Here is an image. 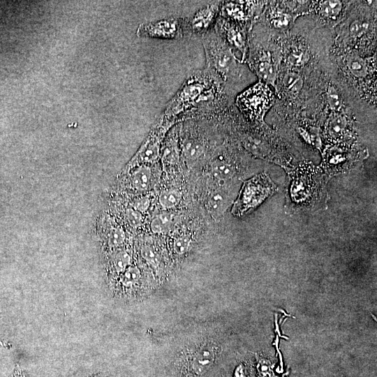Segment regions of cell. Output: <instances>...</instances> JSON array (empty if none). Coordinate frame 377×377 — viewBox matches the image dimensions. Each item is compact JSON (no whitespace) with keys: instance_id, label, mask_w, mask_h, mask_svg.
Masks as SVG:
<instances>
[{"instance_id":"6","label":"cell","mask_w":377,"mask_h":377,"mask_svg":"<svg viewBox=\"0 0 377 377\" xmlns=\"http://www.w3.org/2000/svg\"><path fill=\"white\" fill-rule=\"evenodd\" d=\"M186 34V19L179 17L142 23L137 29V34L140 37L166 40H179Z\"/></svg>"},{"instance_id":"10","label":"cell","mask_w":377,"mask_h":377,"mask_svg":"<svg viewBox=\"0 0 377 377\" xmlns=\"http://www.w3.org/2000/svg\"><path fill=\"white\" fill-rule=\"evenodd\" d=\"M206 142L197 135L186 133L181 143V149L184 158L190 161L198 160L207 151Z\"/></svg>"},{"instance_id":"2","label":"cell","mask_w":377,"mask_h":377,"mask_svg":"<svg viewBox=\"0 0 377 377\" xmlns=\"http://www.w3.org/2000/svg\"><path fill=\"white\" fill-rule=\"evenodd\" d=\"M325 176L310 165L300 166L290 176L289 200L297 208H311L323 201Z\"/></svg>"},{"instance_id":"34","label":"cell","mask_w":377,"mask_h":377,"mask_svg":"<svg viewBox=\"0 0 377 377\" xmlns=\"http://www.w3.org/2000/svg\"><path fill=\"white\" fill-rule=\"evenodd\" d=\"M89 377H111V376H105L103 374H94V375H91Z\"/></svg>"},{"instance_id":"29","label":"cell","mask_w":377,"mask_h":377,"mask_svg":"<svg viewBox=\"0 0 377 377\" xmlns=\"http://www.w3.org/2000/svg\"><path fill=\"white\" fill-rule=\"evenodd\" d=\"M191 242V238L188 235H182L176 238L173 244V249L175 251L179 254H184L186 253L189 247Z\"/></svg>"},{"instance_id":"27","label":"cell","mask_w":377,"mask_h":377,"mask_svg":"<svg viewBox=\"0 0 377 377\" xmlns=\"http://www.w3.org/2000/svg\"><path fill=\"white\" fill-rule=\"evenodd\" d=\"M369 27L368 22L355 20L349 26V33L352 37L358 38L364 35L369 29Z\"/></svg>"},{"instance_id":"33","label":"cell","mask_w":377,"mask_h":377,"mask_svg":"<svg viewBox=\"0 0 377 377\" xmlns=\"http://www.w3.org/2000/svg\"><path fill=\"white\" fill-rule=\"evenodd\" d=\"M12 377H26L19 365L16 366Z\"/></svg>"},{"instance_id":"1","label":"cell","mask_w":377,"mask_h":377,"mask_svg":"<svg viewBox=\"0 0 377 377\" xmlns=\"http://www.w3.org/2000/svg\"><path fill=\"white\" fill-rule=\"evenodd\" d=\"M221 80L205 68L193 71L166 105L162 114L175 123L179 118L207 117L219 109Z\"/></svg>"},{"instance_id":"31","label":"cell","mask_w":377,"mask_h":377,"mask_svg":"<svg viewBox=\"0 0 377 377\" xmlns=\"http://www.w3.org/2000/svg\"><path fill=\"white\" fill-rule=\"evenodd\" d=\"M126 219L130 226L138 227L142 223V214L133 208L128 209L126 212Z\"/></svg>"},{"instance_id":"11","label":"cell","mask_w":377,"mask_h":377,"mask_svg":"<svg viewBox=\"0 0 377 377\" xmlns=\"http://www.w3.org/2000/svg\"><path fill=\"white\" fill-rule=\"evenodd\" d=\"M168 135L162 149V160L168 165L177 164L180 158V149L178 145L177 128H174Z\"/></svg>"},{"instance_id":"32","label":"cell","mask_w":377,"mask_h":377,"mask_svg":"<svg viewBox=\"0 0 377 377\" xmlns=\"http://www.w3.org/2000/svg\"><path fill=\"white\" fill-rule=\"evenodd\" d=\"M150 205L147 197H142L137 199L133 203V209L142 213L147 210Z\"/></svg>"},{"instance_id":"26","label":"cell","mask_w":377,"mask_h":377,"mask_svg":"<svg viewBox=\"0 0 377 377\" xmlns=\"http://www.w3.org/2000/svg\"><path fill=\"white\" fill-rule=\"evenodd\" d=\"M326 97L330 108L335 111L338 112L342 107V101L341 96L333 86H329L326 91Z\"/></svg>"},{"instance_id":"12","label":"cell","mask_w":377,"mask_h":377,"mask_svg":"<svg viewBox=\"0 0 377 377\" xmlns=\"http://www.w3.org/2000/svg\"><path fill=\"white\" fill-rule=\"evenodd\" d=\"M253 65L257 74L265 84H274L276 77V70L273 63L262 56L255 59Z\"/></svg>"},{"instance_id":"3","label":"cell","mask_w":377,"mask_h":377,"mask_svg":"<svg viewBox=\"0 0 377 377\" xmlns=\"http://www.w3.org/2000/svg\"><path fill=\"white\" fill-rule=\"evenodd\" d=\"M201 38L206 57V68L214 72L221 80L227 81L237 71L236 59L230 47L214 28Z\"/></svg>"},{"instance_id":"28","label":"cell","mask_w":377,"mask_h":377,"mask_svg":"<svg viewBox=\"0 0 377 377\" xmlns=\"http://www.w3.org/2000/svg\"><path fill=\"white\" fill-rule=\"evenodd\" d=\"M142 257L151 265L156 266L159 263L157 252L149 246H143L141 249Z\"/></svg>"},{"instance_id":"21","label":"cell","mask_w":377,"mask_h":377,"mask_svg":"<svg viewBox=\"0 0 377 377\" xmlns=\"http://www.w3.org/2000/svg\"><path fill=\"white\" fill-rule=\"evenodd\" d=\"M351 74L356 77H363L367 74V66L364 60L359 57H350L347 61Z\"/></svg>"},{"instance_id":"24","label":"cell","mask_w":377,"mask_h":377,"mask_svg":"<svg viewBox=\"0 0 377 377\" xmlns=\"http://www.w3.org/2000/svg\"><path fill=\"white\" fill-rule=\"evenodd\" d=\"M341 9V1L337 0L321 1L319 6L320 13L323 15L331 18L337 16Z\"/></svg>"},{"instance_id":"4","label":"cell","mask_w":377,"mask_h":377,"mask_svg":"<svg viewBox=\"0 0 377 377\" xmlns=\"http://www.w3.org/2000/svg\"><path fill=\"white\" fill-rule=\"evenodd\" d=\"M272 94L265 82H258L238 96L236 103L242 113L253 120L261 121L269 109Z\"/></svg>"},{"instance_id":"16","label":"cell","mask_w":377,"mask_h":377,"mask_svg":"<svg viewBox=\"0 0 377 377\" xmlns=\"http://www.w3.org/2000/svg\"><path fill=\"white\" fill-rule=\"evenodd\" d=\"M348 122L342 114H335L328 121L327 130L328 134L334 139H341L346 133Z\"/></svg>"},{"instance_id":"18","label":"cell","mask_w":377,"mask_h":377,"mask_svg":"<svg viewBox=\"0 0 377 377\" xmlns=\"http://www.w3.org/2000/svg\"><path fill=\"white\" fill-rule=\"evenodd\" d=\"M131 256L126 250H119L114 253L110 259V266L117 274H121L130 266Z\"/></svg>"},{"instance_id":"30","label":"cell","mask_w":377,"mask_h":377,"mask_svg":"<svg viewBox=\"0 0 377 377\" xmlns=\"http://www.w3.org/2000/svg\"><path fill=\"white\" fill-rule=\"evenodd\" d=\"M291 20L292 17L289 14L279 13L272 18V23L276 29H285L290 25Z\"/></svg>"},{"instance_id":"17","label":"cell","mask_w":377,"mask_h":377,"mask_svg":"<svg viewBox=\"0 0 377 377\" xmlns=\"http://www.w3.org/2000/svg\"><path fill=\"white\" fill-rule=\"evenodd\" d=\"M227 204L224 193L220 191H216L211 193L207 201V207L212 215L219 216L225 211Z\"/></svg>"},{"instance_id":"19","label":"cell","mask_w":377,"mask_h":377,"mask_svg":"<svg viewBox=\"0 0 377 377\" xmlns=\"http://www.w3.org/2000/svg\"><path fill=\"white\" fill-rule=\"evenodd\" d=\"M172 224V214L169 212H162L152 219L150 227L154 233H163L170 230Z\"/></svg>"},{"instance_id":"9","label":"cell","mask_w":377,"mask_h":377,"mask_svg":"<svg viewBox=\"0 0 377 377\" xmlns=\"http://www.w3.org/2000/svg\"><path fill=\"white\" fill-rule=\"evenodd\" d=\"M216 356L214 346L205 345L200 346L186 360L184 367L188 375L200 377L212 367Z\"/></svg>"},{"instance_id":"25","label":"cell","mask_w":377,"mask_h":377,"mask_svg":"<svg viewBox=\"0 0 377 377\" xmlns=\"http://www.w3.org/2000/svg\"><path fill=\"white\" fill-rule=\"evenodd\" d=\"M308 60L307 53L302 49L295 47L292 49L287 56L288 62L293 66H302Z\"/></svg>"},{"instance_id":"7","label":"cell","mask_w":377,"mask_h":377,"mask_svg":"<svg viewBox=\"0 0 377 377\" xmlns=\"http://www.w3.org/2000/svg\"><path fill=\"white\" fill-rule=\"evenodd\" d=\"M221 5L220 1L214 2L199 9L191 17L185 18L186 34L202 37L212 29Z\"/></svg>"},{"instance_id":"22","label":"cell","mask_w":377,"mask_h":377,"mask_svg":"<svg viewBox=\"0 0 377 377\" xmlns=\"http://www.w3.org/2000/svg\"><path fill=\"white\" fill-rule=\"evenodd\" d=\"M283 82L285 87L292 93H298L302 88L303 80L295 72H288L285 74Z\"/></svg>"},{"instance_id":"13","label":"cell","mask_w":377,"mask_h":377,"mask_svg":"<svg viewBox=\"0 0 377 377\" xmlns=\"http://www.w3.org/2000/svg\"><path fill=\"white\" fill-rule=\"evenodd\" d=\"M151 182V169L142 165L139 166L131 177L132 186L138 191H145L149 188Z\"/></svg>"},{"instance_id":"15","label":"cell","mask_w":377,"mask_h":377,"mask_svg":"<svg viewBox=\"0 0 377 377\" xmlns=\"http://www.w3.org/2000/svg\"><path fill=\"white\" fill-rule=\"evenodd\" d=\"M211 169L214 176L222 181L230 179L235 172L233 165L221 157L216 158L212 161Z\"/></svg>"},{"instance_id":"20","label":"cell","mask_w":377,"mask_h":377,"mask_svg":"<svg viewBox=\"0 0 377 377\" xmlns=\"http://www.w3.org/2000/svg\"><path fill=\"white\" fill-rule=\"evenodd\" d=\"M182 199V194L175 189L165 190L161 192L158 202L164 209H172L176 207Z\"/></svg>"},{"instance_id":"5","label":"cell","mask_w":377,"mask_h":377,"mask_svg":"<svg viewBox=\"0 0 377 377\" xmlns=\"http://www.w3.org/2000/svg\"><path fill=\"white\" fill-rule=\"evenodd\" d=\"M276 191V186L269 177L265 173H261L245 184L237 202L235 211L244 213L253 209Z\"/></svg>"},{"instance_id":"14","label":"cell","mask_w":377,"mask_h":377,"mask_svg":"<svg viewBox=\"0 0 377 377\" xmlns=\"http://www.w3.org/2000/svg\"><path fill=\"white\" fill-rule=\"evenodd\" d=\"M141 278L140 269L136 266H128L126 270L120 274L119 283L125 291L133 289L138 284Z\"/></svg>"},{"instance_id":"23","label":"cell","mask_w":377,"mask_h":377,"mask_svg":"<svg viewBox=\"0 0 377 377\" xmlns=\"http://www.w3.org/2000/svg\"><path fill=\"white\" fill-rule=\"evenodd\" d=\"M125 239V232L120 227H113L110 228L106 236L107 244L112 249L121 246L124 244Z\"/></svg>"},{"instance_id":"8","label":"cell","mask_w":377,"mask_h":377,"mask_svg":"<svg viewBox=\"0 0 377 377\" xmlns=\"http://www.w3.org/2000/svg\"><path fill=\"white\" fill-rule=\"evenodd\" d=\"M228 46L235 48L244 57L246 49V36L244 29L237 22L221 17L214 27Z\"/></svg>"}]
</instances>
